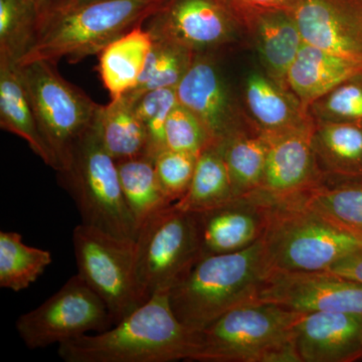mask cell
Wrapping results in <instances>:
<instances>
[{
  "label": "cell",
  "instance_id": "9a60e30c",
  "mask_svg": "<svg viewBox=\"0 0 362 362\" xmlns=\"http://www.w3.org/2000/svg\"><path fill=\"white\" fill-rule=\"evenodd\" d=\"M313 127L263 136L268 142V154L265 175L258 192L269 201L303 197L322 180L312 148Z\"/></svg>",
  "mask_w": 362,
  "mask_h": 362
},
{
  "label": "cell",
  "instance_id": "e0dca14e",
  "mask_svg": "<svg viewBox=\"0 0 362 362\" xmlns=\"http://www.w3.org/2000/svg\"><path fill=\"white\" fill-rule=\"evenodd\" d=\"M300 362H350L362 357V315L303 313L295 325Z\"/></svg>",
  "mask_w": 362,
  "mask_h": 362
},
{
  "label": "cell",
  "instance_id": "ffe728a7",
  "mask_svg": "<svg viewBox=\"0 0 362 362\" xmlns=\"http://www.w3.org/2000/svg\"><path fill=\"white\" fill-rule=\"evenodd\" d=\"M0 126L25 140L35 156L58 170L56 158L40 129L20 69L6 58H0Z\"/></svg>",
  "mask_w": 362,
  "mask_h": 362
},
{
  "label": "cell",
  "instance_id": "5bb4252c",
  "mask_svg": "<svg viewBox=\"0 0 362 362\" xmlns=\"http://www.w3.org/2000/svg\"><path fill=\"white\" fill-rule=\"evenodd\" d=\"M288 11L306 44L362 65V0H295Z\"/></svg>",
  "mask_w": 362,
  "mask_h": 362
},
{
  "label": "cell",
  "instance_id": "7c38bea8",
  "mask_svg": "<svg viewBox=\"0 0 362 362\" xmlns=\"http://www.w3.org/2000/svg\"><path fill=\"white\" fill-rule=\"evenodd\" d=\"M259 302L299 313L343 312L362 315V285L327 271L270 270Z\"/></svg>",
  "mask_w": 362,
  "mask_h": 362
},
{
  "label": "cell",
  "instance_id": "4dcf8cb0",
  "mask_svg": "<svg viewBox=\"0 0 362 362\" xmlns=\"http://www.w3.org/2000/svg\"><path fill=\"white\" fill-rule=\"evenodd\" d=\"M37 18L32 0H0V58L20 62L35 39Z\"/></svg>",
  "mask_w": 362,
  "mask_h": 362
},
{
  "label": "cell",
  "instance_id": "d590c367",
  "mask_svg": "<svg viewBox=\"0 0 362 362\" xmlns=\"http://www.w3.org/2000/svg\"><path fill=\"white\" fill-rule=\"evenodd\" d=\"M326 271L362 285V247L337 259Z\"/></svg>",
  "mask_w": 362,
  "mask_h": 362
},
{
  "label": "cell",
  "instance_id": "836d02e7",
  "mask_svg": "<svg viewBox=\"0 0 362 362\" xmlns=\"http://www.w3.org/2000/svg\"><path fill=\"white\" fill-rule=\"evenodd\" d=\"M197 156L165 149L154 159L157 180L170 204L180 202L192 183Z\"/></svg>",
  "mask_w": 362,
  "mask_h": 362
},
{
  "label": "cell",
  "instance_id": "3957f363",
  "mask_svg": "<svg viewBox=\"0 0 362 362\" xmlns=\"http://www.w3.org/2000/svg\"><path fill=\"white\" fill-rule=\"evenodd\" d=\"M269 272L262 239L240 251L202 257L169 292L171 308L199 332L226 312L259 302Z\"/></svg>",
  "mask_w": 362,
  "mask_h": 362
},
{
  "label": "cell",
  "instance_id": "603a6c76",
  "mask_svg": "<svg viewBox=\"0 0 362 362\" xmlns=\"http://www.w3.org/2000/svg\"><path fill=\"white\" fill-rule=\"evenodd\" d=\"M312 148L323 177H362V125L314 123Z\"/></svg>",
  "mask_w": 362,
  "mask_h": 362
},
{
  "label": "cell",
  "instance_id": "2e32d148",
  "mask_svg": "<svg viewBox=\"0 0 362 362\" xmlns=\"http://www.w3.org/2000/svg\"><path fill=\"white\" fill-rule=\"evenodd\" d=\"M269 202L258 192L195 213L201 258L247 249L262 239Z\"/></svg>",
  "mask_w": 362,
  "mask_h": 362
},
{
  "label": "cell",
  "instance_id": "d4e9b609",
  "mask_svg": "<svg viewBox=\"0 0 362 362\" xmlns=\"http://www.w3.org/2000/svg\"><path fill=\"white\" fill-rule=\"evenodd\" d=\"M235 199L220 143L209 145L197 157L187 194L176 202L183 211L199 213Z\"/></svg>",
  "mask_w": 362,
  "mask_h": 362
},
{
  "label": "cell",
  "instance_id": "44dd1931",
  "mask_svg": "<svg viewBox=\"0 0 362 362\" xmlns=\"http://www.w3.org/2000/svg\"><path fill=\"white\" fill-rule=\"evenodd\" d=\"M362 73V65L306 44L287 74L288 89L305 109L347 78Z\"/></svg>",
  "mask_w": 362,
  "mask_h": 362
},
{
  "label": "cell",
  "instance_id": "83f0119b",
  "mask_svg": "<svg viewBox=\"0 0 362 362\" xmlns=\"http://www.w3.org/2000/svg\"><path fill=\"white\" fill-rule=\"evenodd\" d=\"M124 199L138 233L145 221L171 206L157 180L154 160L147 156L117 162Z\"/></svg>",
  "mask_w": 362,
  "mask_h": 362
},
{
  "label": "cell",
  "instance_id": "ba28073f",
  "mask_svg": "<svg viewBox=\"0 0 362 362\" xmlns=\"http://www.w3.org/2000/svg\"><path fill=\"white\" fill-rule=\"evenodd\" d=\"M18 66L59 173L78 138L94 125L101 105L62 77L54 64L35 61Z\"/></svg>",
  "mask_w": 362,
  "mask_h": 362
},
{
  "label": "cell",
  "instance_id": "8fae6325",
  "mask_svg": "<svg viewBox=\"0 0 362 362\" xmlns=\"http://www.w3.org/2000/svg\"><path fill=\"white\" fill-rule=\"evenodd\" d=\"M145 23L152 37L173 40L195 54L230 45L240 25L223 0H166Z\"/></svg>",
  "mask_w": 362,
  "mask_h": 362
},
{
  "label": "cell",
  "instance_id": "1f68e13d",
  "mask_svg": "<svg viewBox=\"0 0 362 362\" xmlns=\"http://www.w3.org/2000/svg\"><path fill=\"white\" fill-rule=\"evenodd\" d=\"M314 123L362 125V73L345 80L307 108Z\"/></svg>",
  "mask_w": 362,
  "mask_h": 362
},
{
  "label": "cell",
  "instance_id": "52a82bcc",
  "mask_svg": "<svg viewBox=\"0 0 362 362\" xmlns=\"http://www.w3.org/2000/svg\"><path fill=\"white\" fill-rule=\"evenodd\" d=\"M201 259L197 216L171 204L140 228L134 277L140 304L170 290Z\"/></svg>",
  "mask_w": 362,
  "mask_h": 362
},
{
  "label": "cell",
  "instance_id": "6da1fadb",
  "mask_svg": "<svg viewBox=\"0 0 362 362\" xmlns=\"http://www.w3.org/2000/svg\"><path fill=\"white\" fill-rule=\"evenodd\" d=\"M166 0H51L39 8L37 30L18 65L35 61L71 64L99 54L107 45L142 26Z\"/></svg>",
  "mask_w": 362,
  "mask_h": 362
},
{
  "label": "cell",
  "instance_id": "5b68a950",
  "mask_svg": "<svg viewBox=\"0 0 362 362\" xmlns=\"http://www.w3.org/2000/svg\"><path fill=\"white\" fill-rule=\"evenodd\" d=\"M303 197L268 199L262 242L270 270L326 271L337 259L362 247V235L317 213L305 204Z\"/></svg>",
  "mask_w": 362,
  "mask_h": 362
},
{
  "label": "cell",
  "instance_id": "74e56055",
  "mask_svg": "<svg viewBox=\"0 0 362 362\" xmlns=\"http://www.w3.org/2000/svg\"><path fill=\"white\" fill-rule=\"evenodd\" d=\"M70 1H73V2H86V1H93V0H70Z\"/></svg>",
  "mask_w": 362,
  "mask_h": 362
},
{
  "label": "cell",
  "instance_id": "8992f818",
  "mask_svg": "<svg viewBox=\"0 0 362 362\" xmlns=\"http://www.w3.org/2000/svg\"><path fill=\"white\" fill-rule=\"evenodd\" d=\"M58 173L83 223L116 237L137 239V226L124 199L118 165L105 148L95 123L78 138Z\"/></svg>",
  "mask_w": 362,
  "mask_h": 362
},
{
  "label": "cell",
  "instance_id": "30bf717a",
  "mask_svg": "<svg viewBox=\"0 0 362 362\" xmlns=\"http://www.w3.org/2000/svg\"><path fill=\"white\" fill-rule=\"evenodd\" d=\"M113 322L108 307L78 274L69 279L37 308L16 320L18 335L28 349L62 344Z\"/></svg>",
  "mask_w": 362,
  "mask_h": 362
},
{
  "label": "cell",
  "instance_id": "f546056e",
  "mask_svg": "<svg viewBox=\"0 0 362 362\" xmlns=\"http://www.w3.org/2000/svg\"><path fill=\"white\" fill-rule=\"evenodd\" d=\"M146 66L137 87L127 93L131 99L149 90L176 88L197 54L177 42L161 37H153Z\"/></svg>",
  "mask_w": 362,
  "mask_h": 362
},
{
  "label": "cell",
  "instance_id": "e575fe53",
  "mask_svg": "<svg viewBox=\"0 0 362 362\" xmlns=\"http://www.w3.org/2000/svg\"><path fill=\"white\" fill-rule=\"evenodd\" d=\"M165 143L166 149L199 156L214 142L197 117L178 103L166 121Z\"/></svg>",
  "mask_w": 362,
  "mask_h": 362
},
{
  "label": "cell",
  "instance_id": "8d00e7d4",
  "mask_svg": "<svg viewBox=\"0 0 362 362\" xmlns=\"http://www.w3.org/2000/svg\"><path fill=\"white\" fill-rule=\"evenodd\" d=\"M32 1L37 4V8H40V6H44V4H47V2L51 1V0H32Z\"/></svg>",
  "mask_w": 362,
  "mask_h": 362
},
{
  "label": "cell",
  "instance_id": "4316f807",
  "mask_svg": "<svg viewBox=\"0 0 362 362\" xmlns=\"http://www.w3.org/2000/svg\"><path fill=\"white\" fill-rule=\"evenodd\" d=\"M235 197L258 192L265 175L268 142L255 130L243 131L220 143Z\"/></svg>",
  "mask_w": 362,
  "mask_h": 362
},
{
  "label": "cell",
  "instance_id": "9c48e42d",
  "mask_svg": "<svg viewBox=\"0 0 362 362\" xmlns=\"http://www.w3.org/2000/svg\"><path fill=\"white\" fill-rule=\"evenodd\" d=\"M78 274L108 307L114 323L140 306L134 277L135 240L78 223L73 232Z\"/></svg>",
  "mask_w": 362,
  "mask_h": 362
},
{
  "label": "cell",
  "instance_id": "4fadbf2b",
  "mask_svg": "<svg viewBox=\"0 0 362 362\" xmlns=\"http://www.w3.org/2000/svg\"><path fill=\"white\" fill-rule=\"evenodd\" d=\"M178 103L197 117L214 143L254 130L235 105L220 69L209 54H197L176 87Z\"/></svg>",
  "mask_w": 362,
  "mask_h": 362
},
{
  "label": "cell",
  "instance_id": "cb8c5ba5",
  "mask_svg": "<svg viewBox=\"0 0 362 362\" xmlns=\"http://www.w3.org/2000/svg\"><path fill=\"white\" fill-rule=\"evenodd\" d=\"M95 127L105 148L116 162L146 156V129L134 102L127 95L101 105Z\"/></svg>",
  "mask_w": 362,
  "mask_h": 362
},
{
  "label": "cell",
  "instance_id": "7402d4cb",
  "mask_svg": "<svg viewBox=\"0 0 362 362\" xmlns=\"http://www.w3.org/2000/svg\"><path fill=\"white\" fill-rule=\"evenodd\" d=\"M142 26L114 40L99 54L98 70L111 100L134 90L141 78L153 44L151 33Z\"/></svg>",
  "mask_w": 362,
  "mask_h": 362
},
{
  "label": "cell",
  "instance_id": "484cf974",
  "mask_svg": "<svg viewBox=\"0 0 362 362\" xmlns=\"http://www.w3.org/2000/svg\"><path fill=\"white\" fill-rule=\"evenodd\" d=\"M303 201L332 223L362 235V177H323Z\"/></svg>",
  "mask_w": 362,
  "mask_h": 362
},
{
  "label": "cell",
  "instance_id": "277c9868",
  "mask_svg": "<svg viewBox=\"0 0 362 362\" xmlns=\"http://www.w3.org/2000/svg\"><path fill=\"white\" fill-rule=\"evenodd\" d=\"M302 314L264 302L235 307L197 332L192 361L300 362L294 330Z\"/></svg>",
  "mask_w": 362,
  "mask_h": 362
},
{
  "label": "cell",
  "instance_id": "f1b7e54d",
  "mask_svg": "<svg viewBox=\"0 0 362 362\" xmlns=\"http://www.w3.org/2000/svg\"><path fill=\"white\" fill-rule=\"evenodd\" d=\"M52 262V252L23 243L21 233L0 232V288L28 289Z\"/></svg>",
  "mask_w": 362,
  "mask_h": 362
},
{
  "label": "cell",
  "instance_id": "d6986e66",
  "mask_svg": "<svg viewBox=\"0 0 362 362\" xmlns=\"http://www.w3.org/2000/svg\"><path fill=\"white\" fill-rule=\"evenodd\" d=\"M245 26L251 30L266 75L288 89V71L305 42L291 13L288 11H262Z\"/></svg>",
  "mask_w": 362,
  "mask_h": 362
},
{
  "label": "cell",
  "instance_id": "ac0fdd59",
  "mask_svg": "<svg viewBox=\"0 0 362 362\" xmlns=\"http://www.w3.org/2000/svg\"><path fill=\"white\" fill-rule=\"evenodd\" d=\"M244 100L252 127L264 137L314 126L308 112L291 90L281 87L265 73L255 71L247 75Z\"/></svg>",
  "mask_w": 362,
  "mask_h": 362
},
{
  "label": "cell",
  "instance_id": "7a4b0ae2",
  "mask_svg": "<svg viewBox=\"0 0 362 362\" xmlns=\"http://www.w3.org/2000/svg\"><path fill=\"white\" fill-rule=\"evenodd\" d=\"M197 339L171 308L169 292H160L115 327L62 343L58 354L66 362L192 361Z\"/></svg>",
  "mask_w": 362,
  "mask_h": 362
},
{
  "label": "cell",
  "instance_id": "d6a6232c",
  "mask_svg": "<svg viewBox=\"0 0 362 362\" xmlns=\"http://www.w3.org/2000/svg\"><path fill=\"white\" fill-rule=\"evenodd\" d=\"M131 99V98H130ZM136 111L147 133L146 156L152 160L166 149L165 125L170 112L178 104L176 88L149 90L136 99Z\"/></svg>",
  "mask_w": 362,
  "mask_h": 362
}]
</instances>
